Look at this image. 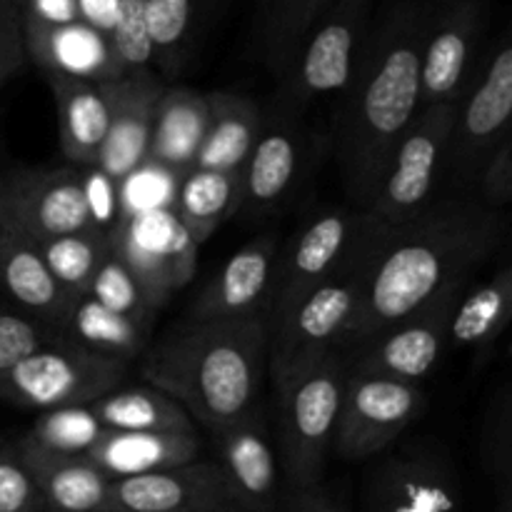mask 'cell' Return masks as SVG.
<instances>
[{
	"mask_svg": "<svg viewBox=\"0 0 512 512\" xmlns=\"http://www.w3.org/2000/svg\"><path fill=\"white\" fill-rule=\"evenodd\" d=\"M343 378L345 358L343 353H333L323 363L275 385V453L283 470V488L293 490L323 483L328 453L333 450Z\"/></svg>",
	"mask_w": 512,
	"mask_h": 512,
	"instance_id": "obj_5",
	"label": "cell"
},
{
	"mask_svg": "<svg viewBox=\"0 0 512 512\" xmlns=\"http://www.w3.org/2000/svg\"><path fill=\"white\" fill-rule=\"evenodd\" d=\"M488 23V0H430L420 58V108L463 100Z\"/></svg>",
	"mask_w": 512,
	"mask_h": 512,
	"instance_id": "obj_14",
	"label": "cell"
},
{
	"mask_svg": "<svg viewBox=\"0 0 512 512\" xmlns=\"http://www.w3.org/2000/svg\"><path fill=\"white\" fill-rule=\"evenodd\" d=\"M363 268L365 263L318 285L268 325V375L273 388L340 353L358 315Z\"/></svg>",
	"mask_w": 512,
	"mask_h": 512,
	"instance_id": "obj_6",
	"label": "cell"
},
{
	"mask_svg": "<svg viewBox=\"0 0 512 512\" xmlns=\"http://www.w3.org/2000/svg\"><path fill=\"white\" fill-rule=\"evenodd\" d=\"M0 215L33 243L93 228L75 165L13 168L0 178Z\"/></svg>",
	"mask_w": 512,
	"mask_h": 512,
	"instance_id": "obj_15",
	"label": "cell"
},
{
	"mask_svg": "<svg viewBox=\"0 0 512 512\" xmlns=\"http://www.w3.org/2000/svg\"><path fill=\"white\" fill-rule=\"evenodd\" d=\"M198 0H148V35L153 63L165 75H175L185 63L195 25Z\"/></svg>",
	"mask_w": 512,
	"mask_h": 512,
	"instance_id": "obj_36",
	"label": "cell"
},
{
	"mask_svg": "<svg viewBox=\"0 0 512 512\" xmlns=\"http://www.w3.org/2000/svg\"><path fill=\"white\" fill-rule=\"evenodd\" d=\"M25 58L28 55H25L20 0H0V88L13 78Z\"/></svg>",
	"mask_w": 512,
	"mask_h": 512,
	"instance_id": "obj_44",
	"label": "cell"
},
{
	"mask_svg": "<svg viewBox=\"0 0 512 512\" xmlns=\"http://www.w3.org/2000/svg\"><path fill=\"white\" fill-rule=\"evenodd\" d=\"M85 295H90V298L98 300L100 305H105V308L113 310V313L123 315V318L135 320V323L140 325H148V328L155 325L158 310L150 305V300L145 298L143 288H140V283L135 280V275L130 273L128 265L115 255V250L105 258V263L100 265L98 273L93 275Z\"/></svg>",
	"mask_w": 512,
	"mask_h": 512,
	"instance_id": "obj_37",
	"label": "cell"
},
{
	"mask_svg": "<svg viewBox=\"0 0 512 512\" xmlns=\"http://www.w3.org/2000/svg\"><path fill=\"white\" fill-rule=\"evenodd\" d=\"M512 318V268L500 265L485 283L465 288L450 320V348L488 353Z\"/></svg>",
	"mask_w": 512,
	"mask_h": 512,
	"instance_id": "obj_32",
	"label": "cell"
},
{
	"mask_svg": "<svg viewBox=\"0 0 512 512\" xmlns=\"http://www.w3.org/2000/svg\"><path fill=\"white\" fill-rule=\"evenodd\" d=\"M83 175V188H85V200H88V213L90 223L100 233L115 235V230L120 228L125 218L123 210V185L115 183L113 178L103 173L100 168L90 165V168H80Z\"/></svg>",
	"mask_w": 512,
	"mask_h": 512,
	"instance_id": "obj_42",
	"label": "cell"
},
{
	"mask_svg": "<svg viewBox=\"0 0 512 512\" xmlns=\"http://www.w3.org/2000/svg\"><path fill=\"white\" fill-rule=\"evenodd\" d=\"M278 512H348V508L328 485L315 483L308 488H283Z\"/></svg>",
	"mask_w": 512,
	"mask_h": 512,
	"instance_id": "obj_45",
	"label": "cell"
},
{
	"mask_svg": "<svg viewBox=\"0 0 512 512\" xmlns=\"http://www.w3.org/2000/svg\"><path fill=\"white\" fill-rule=\"evenodd\" d=\"M0 293L40 323L55 325L70 305L40 255L38 245L0 215Z\"/></svg>",
	"mask_w": 512,
	"mask_h": 512,
	"instance_id": "obj_23",
	"label": "cell"
},
{
	"mask_svg": "<svg viewBox=\"0 0 512 512\" xmlns=\"http://www.w3.org/2000/svg\"><path fill=\"white\" fill-rule=\"evenodd\" d=\"M280 238L263 233L235 250L223 268L203 285L188 310L193 320H248L268 313L270 288L278 265Z\"/></svg>",
	"mask_w": 512,
	"mask_h": 512,
	"instance_id": "obj_20",
	"label": "cell"
},
{
	"mask_svg": "<svg viewBox=\"0 0 512 512\" xmlns=\"http://www.w3.org/2000/svg\"><path fill=\"white\" fill-rule=\"evenodd\" d=\"M35 245H38L40 255H43L45 265H48L50 275L60 285V290L70 300H75L85 295L93 275L115 250V235L88 228L78 230V233L45 238Z\"/></svg>",
	"mask_w": 512,
	"mask_h": 512,
	"instance_id": "obj_33",
	"label": "cell"
},
{
	"mask_svg": "<svg viewBox=\"0 0 512 512\" xmlns=\"http://www.w3.org/2000/svg\"><path fill=\"white\" fill-rule=\"evenodd\" d=\"M240 198H243V170L193 168L178 180L173 213L200 248L213 238L225 220L238 215Z\"/></svg>",
	"mask_w": 512,
	"mask_h": 512,
	"instance_id": "obj_30",
	"label": "cell"
},
{
	"mask_svg": "<svg viewBox=\"0 0 512 512\" xmlns=\"http://www.w3.org/2000/svg\"><path fill=\"white\" fill-rule=\"evenodd\" d=\"M430 0H388L370 23L338 95L335 158L345 195L368 210L395 145L420 110V58Z\"/></svg>",
	"mask_w": 512,
	"mask_h": 512,
	"instance_id": "obj_2",
	"label": "cell"
},
{
	"mask_svg": "<svg viewBox=\"0 0 512 512\" xmlns=\"http://www.w3.org/2000/svg\"><path fill=\"white\" fill-rule=\"evenodd\" d=\"M210 120L195 168L243 170L265 128L258 103L238 93H208Z\"/></svg>",
	"mask_w": 512,
	"mask_h": 512,
	"instance_id": "obj_29",
	"label": "cell"
},
{
	"mask_svg": "<svg viewBox=\"0 0 512 512\" xmlns=\"http://www.w3.org/2000/svg\"><path fill=\"white\" fill-rule=\"evenodd\" d=\"M370 10V0H338L320 15L283 78L293 108L343 93L370 28Z\"/></svg>",
	"mask_w": 512,
	"mask_h": 512,
	"instance_id": "obj_12",
	"label": "cell"
},
{
	"mask_svg": "<svg viewBox=\"0 0 512 512\" xmlns=\"http://www.w3.org/2000/svg\"><path fill=\"white\" fill-rule=\"evenodd\" d=\"M380 230L383 223L368 210L333 205L310 215L290 243L280 245L265 323L280 318L318 285L360 268Z\"/></svg>",
	"mask_w": 512,
	"mask_h": 512,
	"instance_id": "obj_4",
	"label": "cell"
},
{
	"mask_svg": "<svg viewBox=\"0 0 512 512\" xmlns=\"http://www.w3.org/2000/svg\"><path fill=\"white\" fill-rule=\"evenodd\" d=\"M468 285L470 280L448 285L413 315L345 350V363L350 368L420 385L450 348V320Z\"/></svg>",
	"mask_w": 512,
	"mask_h": 512,
	"instance_id": "obj_11",
	"label": "cell"
},
{
	"mask_svg": "<svg viewBox=\"0 0 512 512\" xmlns=\"http://www.w3.org/2000/svg\"><path fill=\"white\" fill-rule=\"evenodd\" d=\"M208 120V93L185 85H165L155 105L145 168L155 165L178 180L188 175L198 163Z\"/></svg>",
	"mask_w": 512,
	"mask_h": 512,
	"instance_id": "obj_22",
	"label": "cell"
},
{
	"mask_svg": "<svg viewBox=\"0 0 512 512\" xmlns=\"http://www.w3.org/2000/svg\"><path fill=\"white\" fill-rule=\"evenodd\" d=\"M38 512H50V510H38Z\"/></svg>",
	"mask_w": 512,
	"mask_h": 512,
	"instance_id": "obj_46",
	"label": "cell"
},
{
	"mask_svg": "<svg viewBox=\"0 0 512 512\" xmlns=\"http://www.w3.org/2000/svg\"><path fill=\"white\" fill-rule=\"evenodd\" d=\"M215 450L238 512H278L283 478L263 410L215 430Z\"/></svg>",
	"mask_w": 512,
	"mask_h": 512,
	"instance_id": "obj_18",
	"label": "cell"
},
{
	"mask_svg": "<svg viewBox=\"0 0 512 512\" xmlns=\"http://www.w3.org/2000/svg\"><path fill=\"white\" fill-rule=\"evenodd\" d=\"M198 458V433H115V430H105L103 438L85 455V460L110 480L158 473V470L193 463Z\"/></svg>",
	"mask_w": 512,
	"mask_h": 512,
	"instance_id": "obj_26",
	"label": "cell"
},
{
	"mask_svg": "<svg viewBox=\"0 0 512 512\" xmlns=\"http://www.w3.org/2000/svg\"><path fill=\"white\" fill-rule=\"evenodd\" d=\"M108 40L123 73L150 68L153 43L148 35V0H115Z\"/></svg>",
	"mask_w": 512,
	"mask_h": 512,
	"instance_id": "obj_38",
	"label": "cell"
},
{
	"mask_svg": "<svg viewBox=\"0 0 512 512\" xmlns=\"http://www.w3.org/2000/svg\"><path fill=\"white\" fill-rule=\"evenodd\" d=\"M128 370V365L55 340L0 370V403L40 413L68 405H90L120 388Z\"/></svg>",
	"mask_w": 512,
	"mask_h": 512,
	"instance_id": "obj_9",
	"label": "cell"
},
{
	"mask_svg": "<svg viewBox=\"0 0 512 512\" xmlns=\"http://www.w3.org/2000/svg\"><path fill=\"white\" fill-rule=\"evenodd\" d=\"M103 435V425L95 420L88 405H68L40 413L18 445L55 458H85Z\"/></svg>",
	"mask_w": 512,
	"mask_h": 512,
	"instance_id": "obj_34",
	"label": "cell"
},
{
	"mask_svg": "<svg viewBox=\"0 0 512 512\" xmlns=\"http://www.w3.org/2000/svg\"><path fill=\"white\" fill-rule=\"evenodd\" d=\"M58 333L50 325L30 318L23 310L0 308V370L10 368L25 355L55 343Z\"/></svg>",
	"mask_w": 512,
	"mask_h": 512,
	"instance_id": "obj_40",
	"label": "cell"
},
{
	"mask_svg": "<svg viewBox=\"0 0 512 512\" xmlns=\"http://www.w3.org/2000/svg\"><path fill=\"white\" fill-rule=\"evenodd\" d=\"M503 210L473 195H435L418 215L383 225L360 280V305L340 353L408 318L440 290L473 278L505 238Z\"/></svg>",
	"mask_w": 512,
	"mask_h": 512,
	"instance_id": "obj_1",
	"label": "cell"
},
{
	"mask_svg": "<svg viewBox=\"0 0 512 512\" xmlns=\"http://www.w3.org/2000/svg\"><path fill=\"white\" fill-rule=\"evenodd\" d=\"M488 428L493 433H485V468H488L490 480L495 483L498 493V510L495 512H512V430H510V393L508 385L503 388L498 398V408L490 415Z\"/></svg>",
	"mask_w": 512,
	"mask_h": 512,
	"instance_id": "obj_39",
	"label": "cell"
},
{
	"mask_svg": "<svg viewBox=\"0 0 512 512\" xmlns=\"http://www.w3.org/2000/svg\"><path fill=\"white\" fill-rule=\"evenodd\" d=\"M268 370V323L193 320L185 315L140 355L138 373L178 400L210 433L258 408Z\"/></svg>",
	"mask_w": 512,
	"mask_h": 512,
	"instance_id": "obj_3",
	"label": "cell"
},
{
	"mask_svg": "<svg viewBox=\"0 0 512 512\" xmlns=\"http://www.w3.org/2000/svg\"><path fill=\"white\" fill-rule=\"evenodd\" d=\"M475 190L480 203L505 213L512 200V135L488 155L475 178Z\"/></svg>",
	"mask_w": 512,
	"mask_h": 512,
	"instance_id": "obj_43",
	"label": "cell"
},
{
	"mask_svg": "<svg viewBox=\"0 0 512 512\" xmlns=\"http://www.w3.org/2000/svg\"><path fill=\"white\" fill-rule=\"evenodd\" d=\"M163 90V78L153 73V68L130 70L120 78L105 80L110 128L95 168L103 170L118 185H125L128 178L145 168L155 105Z\"/></svg>",
	"mask_w": 512,
	"mask_h": 512,
	"instance_id": "obj_19",
	"label": "cell"
},
{
	"mask_svg": "<svg viewBox=\"0 0 512 512\" xmlns=\"http://www.w3.org/2000/svg\"><path fill=\"white\" fill-rule=\"evenodd\" d=\"M460 100L420 108L395 145L368 213L383 225H400L438 195L445 150L453 135Z\"/></svg>",
	"mask_w": 512,
	"mask_h": 512,
	"instance_id": "obj_10",
	"label": "cell"
},
{
	"mask_svg": "<svg viewBox=\"0 0 512 512\" xmlns=\"http://www.w3.org/2000/svg\"><path fill=\"white\" fill-rule=\"evenodd\" d=\"M363 512H465L463 485L433 450L395 455L365 478Z\"/></svg>",
	"mask_w": 512,
	"mask_h": 512,
	"instance_id": "obj_16",
	"label": "cell"
},
{
	"mask_svg": "<svg viewBox=\"0 0 512 512\" xmlns=\"http://www.w3.org/2000/svg\"><path fill=\"white\" fill-rule=\"evenodd\" d=\"M115 255L135 275L150 305L160 310L193 278L198 245L175 218L173 205H158L125 215L115 230Z\"/></svg>",
	"mask_w": 512,
	"mask_h": 512,
	"instance_id": "obj_13",
	"label": "cell"
},
{
	"mask_svg": "<svg viewBox=\"0 0 512 512\" xmlns=\"http://www.w3.org/2000/svg\"><path fill=\"white\" fill-rule=\"evenodd\" d=\"M88 408L103 430L115 433H195L188 410L148 383L110 390Z\"/></svg>",
	"mask_w": 512,
	"mask_h": 512,
	"instance_id": "obj_31",
	"label": "cell"
},
{
	"mask_svg": "<svg viewBox=\"0 0 512 512\" xmlns=\"http://www.w3.org/2000/svg\"><path fill=\"white\" fill-rule=\"evenodd\" d=\"M58 110L60 150L75 168L98 163L100 148L110 128V100L105 83L73 78L63 73H43Z\"/></svg>",
	"mask_w": 512,
	"mask_h": 512,
	"instance_id": "obj_24",
	"label": "cell"
},
{
	"mask_svg": "<svg viewBox=\"0 0 512 512\" xmlns=\"http://www.w3.org/2000/svg\"><path fill=\"white\" fill-rule=\"evenodd\" d=\"M110 512H238L215 460L113 480Z\"/></svg>",
	"mask_w": 512,
	"mask_h": 512,
	"instance_id": "obj_17",
	"label": "cell"
},
{
	"mask_svg": "<svg viewBox=\"0 0 512 512\" xmlns=\"http://www.w3.org/2000/svg\"><path fill=\"white\" fill-rule=\"evenodd\" d=\"M512 118V40L500 35L483 75L460 100L453 135L440 170V195H470L488 155L510 138Z\"/></svg>",
	"mask_w": 512,
	"mask_h": 512,
	"instance_id": "obj_7",
	"label": "cell"
},
{
	"mask_svg": "<svg viewBox=\"0 0 512 512\" xmlns=\"http://www.w3.org/2000/svg\"><path fill=\"white\" fill-rule=\"evenodd\" d=\"M18 445V443H15ZM18 453L50 512H110L113 480L85 458H55L18 445Z\"/></svg>",
	"mask_w": 512,
	"mask_h": 512,
	"instance_id": "obj_28",
	"label": "cell"
},
{
	"mask_svg": "<svg viewBox=\"0 0 512 512\" xmlns=\"http://www.w3.org/2000/svg\"><path fill=\"white\" fill-rule=\"evenodd\" d=\"M428 395L420 385L385 378L345 363L343 395L335 420L333 450L345 463L378 458L420 415Z\"/></svg>",
	"mask_w": 512,
	"mask_h": 512,
	"instance_id": "obj_8",
	"label": "cell"
},
{
	"mask_svg": "<svg viewBox=\"0 0 512 512\" xmlns=\"http://www.w3.org/2000/svg\"><path fill=\"white\" fill-rule=\"evenodd\" d=\"M20 15H23L25 55H30L43 73H63L95 83L123 75L110 50L108 35L95 30L85 20L48 23L30 13L23 3H20Z\"/></svg>",
	"mask_w": 512,
	"mask_h": 512,
	"instance_id": "obj_21",
	"label": "cell"
},
{
	"mask_svg": "<svg viewBox=\"0 0 512 512\" xmlns=\"http://www.w3.org/2000/svg\"><path fill=\"white\" fill-rule=\"evenodd\" d=\"M60 340L98 358L133 365L148 350L153 328L113 313L90 295L70 300L63 318L55 325Z\"/></svg>",
	"mask_w": 512,
	"mask_h": 512,
	"instance_id": "obj_27",
	"label": "cell"
},
{
	"mask_svg": "<svg viewBox=\"0 0 512 512\" xmlns=\"http://www.w3.org/2000/svg\"><path fill=\"white\" fill-rule=\"evenodd\" d=\"M338 0H270L263 25V55L280 80L320 15Z\"/></svg>",
	"mask_w": 512,
	"mask_h": 512,
	"instance_id": "obj_35",
	"label": "cell"
},
{
	"mask_svg": "<svg viewBox=\"0 0 512 512\" xmlns=\"http://www.w3.org/2000/svg\"><path fill=\"white\" fill-rule=\"evenodd\" d=\"M38 510H45V503L20 458L18 445H0V512Z\"/></svg>",
	"mask_w": 512,
	"mask_h": 512,
	"instance_id": "obj_41",
	"label": "cell"
},
{
	"mask_svg": "<svg viewBox=\"0 0 512 512\" xmlns=\"http://www.w3.org/2000/svg\"><path fill=\"white\" fill-rule=\"evenodd\" d=\"M303 148L288 125L263 128L248 163L243 165V198L240 218H260L278 208L300 178Z\"/></svg>",
	"mask_w": 512,
	"mask_h": 512,
	"instance_id": "obj_25",
	"label": "cell"
}]
</instances>
